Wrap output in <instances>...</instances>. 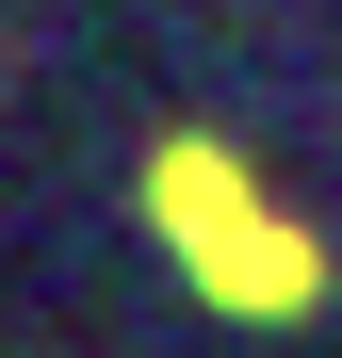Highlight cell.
I'll return each instance as SVG.
<instances>
[{
  "mask_svg": "<svg viewBox=\"0 0 342 358\" xmlns=\"http://www.w3.org/2000/svg\"><path fill=\"white\" fill-rule=\"evenodd\" d=\"M147 212H163V261H180L212 310H245V326H294V310H326V245L294 212L245 179V147H212V131H180L147 163Z\"/></svg>",
  "mask_w": 342,
  "mask_h": 358,
  "instance_id": "obj_1",
  "label": "cell"
}]
</instances>
